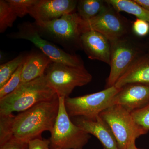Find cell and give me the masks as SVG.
<instances>
[{"label":"cell","instance_id":"obj_1","mask_svg":"<svg viewBox=\"0 0 149 149\" xmlns=\"http://www.w3.org/2000/svg\"><path fill=\"white\" fill-rule=\"evenodd\" d=\"M59 109L57 95L50 100L37 104L15 116L13 121V136L19 141L28 143L42 138L46 131L52 132Z\"/></svg>","mask_w":149,"mask_h":149},{"label":"cell","instance_id":"obj_2","mask_svg":"<svg viewBox=\"0 0 149 149\" xmlns=\"http://www.w3.org/2000/svg\"><path fill=\"white\" fill-rule=\"evenodd\" d=\"M57 95L44 74L29 82L21 83L14 91L0 99V114L25 111L37 104L50 100Z\"/></svg>","mask_w":149,"mask_h":149},{"label":"cell","instance_id":"obj_3","mask_svg":"<svg viewBox=\"0 0 149 149\" xmlns=\"http://www.w3.org/2000/svg\"><path fill=\"white\" fill-rule=\"evenodd\" d=\"M65 100L59 97L58 113L49 139L50 149H83L91 135L72 122L67 112Z\"/></svg>","mask_w":149,"mask_h":149},{"label":"cell","instance_id":"obj_4","mask_svg":"<svg viewBox=\"0 0 149 149\" xmlns=\"http://www.w3.org/2000/svg\"><path fill=\"white\" fill-rule=\"evenodd\" d=\"M45 77L49 85L59 97L66 98L77 87L91 83L93 76L85 66L74 67L52 62L45 71Z\"/></svg>","mask_w":149,"mask_h":149},{"label":"cell","instance_id":"obj_5","mask_svg":"<svg viewBox=\"0 0 149 149\" xmlns=\"http://www.w3.org/2000/svg\"><path fill=\"white\" fill-rule=\"evenodd\" d=\"M83 19L77 13L64 15L60 18L36 24L42 37H48L64 48H81L80 37L83 32Z\"/></svg>","mask_w":149,"mask_h":149},{"label":"cell","instance_id":"obj_6","mask_svg":"<svg viewBox=\"0 0 149 149\" xmlns=\"http://www.w3.org/2000/svg\"><path fill=\"white\" fill-rule=\"evenodd\" d=\"M129 35L110 42V71L105 88L114 86L118 79L141 56L145 47Z\"/></svg>","mask_w":149,"mask_h":149},{"label":"cell","instance_id":"obj_7","mask_svg":"<svg viewBox=\"0 0 149 149\" xmlns=\"http://www.w3.org/2000/svg\"><path fill=\"white\" fill-rule=\"evenodd\" d=\"M100 116L111 129L119 149H126L133 140L148 133L136 123L131 112L121 106H111Z\"/></svg>","mask_w":149,"mask_h":149},{"label":"cell","instance_id":"obj_8","mask_svg":"<svg viewBox=\"0 0 149 149\" xmlns=\"http://www.w3.org/2000/svg\"><path fill=\"white\" fill-rule=\"evenodd\" d=\"M120 89L115 86L97 93L65 100L67 112L70 118L82 117L95 119L111 105L113 97Z\"/></svg>","mask_w":149,"mask_h":149},{"label":"cell","instance_id":"obj_9","mask_svg":"<svg viewBox=\"0 0 149 149\" xmlns=\"http://www.w3.org/2000/svg\"><path fill=\"white\" fill-rule=\"evenodd\" d=\"M8 35L11 39L30 41L52 62L70 66H84L83 61L80 57L65 52L43 38L35 23L25 22L21 23L18 25L17 31Z\"/></svg>","mask_w":149,"mask_h":149},{"label":"cell","instance_id":"obj_10","mask_svg":"<svg viewBox=\"0 0 149 149\" xmlns=\"http://www.w3.org/2000/svg\"><path fill=\"white\" fill-rule=\"evenodd\" d=\"M97 16L83 21V32L93 30L100 32L110 42L129 35L132 25L109 4Z\"/></svg>","mask_w":149,"mask_h":149},{"label":"cell","instance_id":"obj_11","mask_svg":"<svg viewBox=\"0 0 149 149\" xmlns=\"http://www.w3.org/2000/svg\"><path fill=\"white\" fill-rule=\"evenodd\" d=\"M77 2L75 0H38L29 14L36 24L52 21L73 13Z\"/></svg>","mask_w":149,"mask_h":149},{"label":"cell","instance_id":"obj_12","mask_svg":"<svg viewBox=\"0 0 149 149\" xmlns=\"http://www.w3.org/2000/svg\"><path fill=\"white\" fill-rule=\"evenodd\" d=\"M149 103V85L131 84L120 88L113 97L111 106H121L132 112Z\"/></svg>","mask_w":149,"mask_h":149},{"label":"cell","instance_id":"obj_13","mask_svg":"<svg viewBox=\"0 0 149 149\" xmlns=\"http://www.w3.org/2000/svg\"><path fill=\"white\" fill-rule=\"evenodd\" d=\"M81 48L89 58L110 64L111 43L106 37L100 32L87 30L80 37Z\"/></svg>","mask_w":149,"mask_h":149},{"label":"cell","instance_id":"obj_14","mask_svg":"<svg viewBox=\"0 0 149 149\" xmlns=\"http://www.w3.org/2000/svg\"><path fill=\"white\" fill-rule=\"evenodd\" d=\"M70 118L75 125L98 139L104 149H119L111 129L100 116L95 119L82 117Z\"/></svg>","mask_w":149,"mask_h":149},{"label":"cell","instance_id":"obj_15","mask_svg":"<svg viewBox=\"0 0 149 149\" xmlns=\"http://www.w3.org/2000/svg\"><path fill=\"white\" fill-rule=\"evenodd\" d=\"M131 84L149 85V54L148 52L136 60L114 86L120 89Z\"/></svg>","mask_w":149,"mask_h":149},{"label":"cell","instance_id":"obj_16","mask_svg":"<svg viewBox=\"0 0 149 149\" xmlns=\"http://www.w3.org/2000/svg\"><path fill=\"white\" fill-rule=\"evenodd\" d=\"M52 62L47 56L42 52H33L28 55L23 63L21 83L29 82L42 76Z\"/></svg>","mask_w":149,"mask_h":149},{"label":"cell","instance_id":"obj_17","mask_svg":"<svg viewBox=\"0 0 149 149\" xmlns=\"http://www.w3.org/2000/svg\"><path fill=\"white\" fill-rule=\"evenodd\" d=\"M117 12H124L149 22V11L134 0H106Z\"/></svg>","mask_w":149,"mask_h":149},{"label":"cell","instance_id":"obj_18","mask_svg":"<svg viewBox=\"0 0 149 149\" xmlns=\"http://www.w3.org/2000/svg\"><path fill=\"white\" fill-rule=\"evenodd\" d=\"M108 4L106 1L80 0L77 2V13L83 20H88L101 13Z\"/></svg>","mask_w":149,"mask_h":149},{"label":"cell","instance_id":"obj_19","mask_svg":"<svg viewBox=\"0 0 149 149\" xmlns=\"http://www.w3.org/2000/svg\"><path fill=\"white\" fill-rule=\"evenodd\" d=\"M27 55L20 54L0 66V88L5 85L17 68L23 64Z\"/></svg>","mask_w":149,"mask_h":149},{"label":"cell","instance_id":"obj_20","mask_svg":"<svg viewBox=\"0 0 149 149\" xmlns=\"http://www.w3.org/2000/svg\"><path fill=\"white\" fill-rule=\"evenodd\" d=\"M18 17L7 0L0 1V32L3 33L12 27Z\"/></svg>","mask_w":149,"mask_h":149},{"label":"cell","instance_id":"obj_21","mask_svg":"<svg viewBox=\"0 0 149 149\" xmlns=\"http://www.w3.org/2000/svg\"><path fill=\"white\" fill-rule=\"evenodd\" d=\"M13 114H0V146L13 138Z\"/></svg>","mask_w":149,"mask_h":149},{"label":"cell","instance_id":"obj_22","mask_svg":"<svg viewBox=\"0 0 149 149\" xmlns=\"http://www.w3.org/2000/svg\"><path fill=\"white\" fill-rule=\"evenodd\" d=\"M17 17H23L29 14V10L38 0H7Z\"/></svg>","mask_w":149,"mask_h":149},{"label":"cell","instance_id":"obj_23","mask_svg":"<svg viewBox=\"0 0 149 149\" xmlns=\"http://www.w3.org/2000/svg\"><path fill=\"white\" fill-rule=\"evenodd\" d=\"M23 65V64L20 65L5 85L0 88V99L13 92L21 83Z\"/></svg>","mask_w":149,"mask_h":149},{"label":"cell","instance_id":"obj_24","mask_svg":"<svg viewBox=\"0 0 149 149\" xmlns=\"http://www.w3.org/2000/svg\"><path fill=\"white\" fill-rule=\"evenodd\" d=\"M136 123L147 132L149 131V103L142 108L131 112Z\"/></svg>","mask_w":149,"mask_h":149},{"label":"cell","instance_id":"obj_25","mask_svg":"<svg viewBox=\"0 0 149 149\" xmlns=\"http://www.w3.org/2000/svg\"><path fill=\"white\" fill-rule=\"evenodd\" d=\"M132 30L137 36L145 37L149 33V22L143 19L137 18L132 23Z\"/></svg>","mask_w":149,"mask_h":149},{"label":"cell","instance_id":"obj_26","mask_svg":"<svg viewBox=\"0 0 149 149\" xmlns=\"http://www.w3.org/2000/svg\"><path fill=\"white\" fill-rule=\"evenodd\" d=\"M28 143L19 141L13 137L11 140L0 146V149H28Z\"/></svg>","mask_w":149,"mask_h":149},{"label":"cell","instance_id":"obj_27","mask_svg":"<svg viewBox=\"0 0 149 149\" xmlns=\"http://www.w3.org/2000/svg\"><path fill=\"white\" fill-rule=\"evenodd\" d=\"M49 139H36L28 142V149H51Z\"/></svg>","mask_w":149,"mask_h":149},{"label":"cell","instance_id":"obj_28","mask_svg":"<svg viewBox=\"0 0 149 149\" xmlns=\"http://www.w3.org/2000/svg\"><path fill=\"white\" fill-rule=\"evenodd\" d=\"M135 2L149 11V0H134Z\"/></svg>","mask_w":149,"mask_h":149},{"label":"cell","instance_id":"obj_29","mask_svg":"<svg viewBox=\"0 0 149 149\" xmlns=\"http://www.w3.org/2000/svg\"><path fill=\"white\" fill-rule=\"evenodd\" d=\"M126 149H140L136 147V140H133L128 145Z\"/></svg>","mask_w":149,"mask_h":149},{"label":"cell","instance_id":"obj_30","mask_svg":"<svg viewBox=\"0 0 149 149\" xmlns=\"http://www.w3.org/2000/svg\"><path fill=\"white\" fill-rule=\"evenodd\" d=\"M148 53L149 54V48H148Z\"/></svg>","mask_w":149,"mask_h":149},{"label":"cell","instance_id":"obj_31","mask_svg":"<svg viewBox=\"0 0 149 149\" xmlns=\"http://www.w3.org/2000/svg\"></svg>","mask_w":149,"mask_h":149},{"label":"cell","instance_id":"obj_32","mask_svg":"<svg viewBox=\"0 0 149 149\" xmlns=\"http://www.w3.org/2000/svg\"></svg>","mask_w":149,"mask_h":149}]
</instances>
